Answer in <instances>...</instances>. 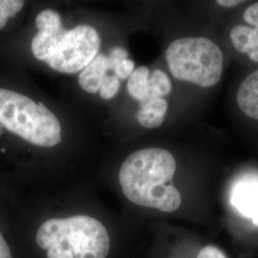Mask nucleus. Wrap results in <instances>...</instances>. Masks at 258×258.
<instances>
[{
	"label": "nucleus",
	"mask_w": 258,
	"mask_h": 258,
	"mask_svg": "<svg viewBox=\"0 0 258 258\" xmlns=\"http://www.w3.org/2000/svg\"><path fill=\"white\" fill-rule=\"evenodd\" d=\"M128 58V53L125 49L121 47H115L111 50L110 55L108 56L109 59V64H110V69L115 64H117L120 60Z\"/></svg>",
	"instance_id": "f3484780"
},
{
	"label": "nucleus",
	"mask_w": 258,
	"mask_h": 258,
	"mask_svg": "<svg viewBox=\"0 0 258 258\" xmlns=\"http://www.w3.org/2000/svg\"><path fill=\"white\" fill-rule=\"evenodd\" d=\"M0 258H12L9 245L0 232Z\"/></svg>",
	"instance_id": "6ab92c4d"
},
{
	"label": "nucleus",
	"mask_w": 258,
	"mask_h": 258,
	"mask_svg": "<svg viewBox=\"0 0 258 258\" xmlns=\"http://www.w3.org/2000/svg\"><path fill=\"white\" fill-rule=\"evenodd\" d=\"M171 90L172 83L168 76L162 70H154L148 79L147 101L154 98H164L171 92Z\"/></svg>",
	"instance_id": "f8f14e48"
},
{
	"label": "nucleus",
	"mask_w": 258,
	"mask_h": 258,
	"mask_svg": "<svg viewBox=\"0 0 258 258\" xmlns=\"http://www.w3.org/2000/svg\"><path fill=\"white\" fill-rule=\"evenodd\" d=\"M231 203L243 217L258 227V174L242 176L234 182Z\"/></svg>",
	"instance_id": "0eeeda50"
},
{
	"label": "nucleus",
	"mask_w": 258,
	"mask_h": 258,
	"mask_svg": "<svg viewBox=\"0 0 258 258\" xmlns=\"http://www.w3.org/2000/svg\"><path fill=\"white\" fill-rule=\"evenodd\" d=\"M242 19L244 24L231 28V44L237 52L246 54L251 61L258 63V2L246 8Z\"/></svg>",
	"instance_id": "423d86ee"
},
{
	"label": "nucleus",
	"mask_w": 258,
	"mask_h": 258,
	"mask_svg": "<svg viewBox=\"0 0 258 258\" xmlns=\"http://www.w3.org/2000/svg\"><path fill=\"white\" fill-rule=\"evenodd\" d=\"M0 123L37 147L53 148L61 142V125L52 111L6 88H0Z\"/></svg>",
	"instance_id": "20e7f679"
},
{
	"label": "nucleus",
	"mask_w": 258,
	"mask_h": 258,
	"mask_svg": "<svg viewBox=\"0 0 258 258\" xmlns=\"http://www.w3.org/2000/svg\"><path fill=\"white\" fill-rule=\"evenodd\" d=\"M168 69L176 80L210 88L221 80L224 55L210 38L184 37L173 40L166 49Z\"/></svg>",
	"instance_id": "39448f33"
},
{
	"label": "nucleus",
	"mask_w": 258,
	"mask_h": 258,
	"mask_svg": "<svg viewBox=\"0 0 258 258\" xmlns=\"http://www.w3.org/2000/svg\"><path fill=\"white\" fill-rule=\"evenodd\" d=\"M36 25L38 31L53 30L62 26V19L60 15L54 10H44L37 15Z\"/></svg>",
	"instance_id": "ddd939ff"
},
{
	"label": "nucleus",
	"mask_w": 258,
	"mask_h": 258,
	"mask_svg": "<svg viewBox=\"0 0 258 258\" xmlns=\"http://www.w3.org/2000/svg\"><path fill=\"white\" fill-rule=\"evenodd\" d=\"M120 87V81L117 76L106 75L100 89V95L103 100H110L119 92Z\"/></svg>",
	"instance_id": "2eb2a0df"
},
{
	"label": "nucleus",
	"mask_w": 258,
	"mask_h": 258,
	"mask_svg": "<svg viewBox=\"0 0 258 258\" xmlns=\"http://www.w3.org/2000/svg\"><path fill=\"white\" fill-rule=\"evenodd\" d=\"M217 5L223 8H233L236 6H239L241 4L245 3V1L242 0H218L216 1Z\"/></svg>",
	"instance_id": "aec40b11"
},
{
	"label": "nucleus",
	"mask_w": 258,
	"mask_h": 258,
	"mask_svg": "<svg viewBox=\"0 0 258 258\" xmlns=\"http://www.w3.org/2000/svg\"><path fill=\"white\" fill-rule=\"evenodd\" d=\"M36 242L47 258H106L110 250L105 226L85 214L47 219L37 230Z\"/></svg>",
	"instance_id": "f03ea898"
},
{
	"label": "nucleus",
	"mask_w": 258,
	"mask_h": 258,
	"mask_svg": "<svg viewBox=\"0 0 258 258\" xmlns=\"http://www.w3.org/2000/svg\"><path fill=\"white\" fill-rule=\"evenodd\" d=\"M2 132H3V125L0 123V135L2 134Z\"/></svg>",
	"instance_id": "412c9836"
},
{
	"label": "nucleus",
	"mask_w": 258,
	"mask_h": 258,
	"mask_svg": "<svg viewBox=\"0 0 258 258\" xmlns=\"http://www.w3.org/2000/svg\"><path fill=\"white\" fill-rule=\"evenodd\" d=\"M168 103L165 98H154L141 103L137 113L138 122L146 128L154 129L161 126L166 119Z\"/></svg>",
	"instance_id": "9d476101"
},
{
	"label": "nucleus",
	"mask_w": 258,
	"mask_h": 258,
	"mask_svg": "<svg viewBox=\"0 0 258 258\" xmlns=\"http://www.w3.org/2000/svg\"><path fill=\"white\" fill-rule=\"evenodd\" d=\"M102 39L89 25L64 30L62 26L38 31L32 40V52L38 60L63 74L83 71L99 55Z\"/></svg>",
	"instance_id": "7ed1b4c3"
},
{
	"label": "nucleus",
	"mask_w": 258,
	"mask_h": 258,
	"mask_svg": "<svg viewBox=\"0 0 258 258\" xmlns=\"http://www.w3.org/2000/svg\"><path fill=\"white\" fill-rule=\"evenodd\" d=\"M24 4L20 0H0V30L5 27L10 18L19 14Z\"/></svg>",
	"instance_id": "4468645a"
},
{
	"label": "nucleus",
	"mask_w": 258,
	"mask_h": 258,
	"mask_svg": "<svg viewBox=\"0 0 258 258\" xmlns=\"http://www.w3.org/2000/svg\"><path fill=\"white\" fill-rule=\"evenodd\" d=\"M197 258H227V256L217 247L207 246L200 250Z\"/></svg>",
	"instance_id": "a211bd4d"
},
{
	"label": "nucleus",
	"mask_w": 258,
	"mask_h": 258,
	"mask_svg": "<svg viewBox=\"0 0 258 258\" xmlns=\"http://www.w3.org/2000/svg\"><path fill=\"white\" fill-rule=\"evenodd\" d=\"M173 154L165 148L139 149L122 163L119 183L131 203L163 212L177 211L182 196L172 183L176 172Z\"/></svg>",
	"instance_id": "f257e3e1"
},
{
	"label": "nucleus",
	"mask_w": 258,
	"mask_h": 258,
	"mask_svg": "<svg viewBox=\"0 0 258 258\" xmlns=\"http://www.w3.org/2000/svg\"><path fill=\"white\" fill-rule=\"evenodd\" d=\"M111 70L114 71L115 76H117L119 79L126 80L134 72L135 62L132 59L126 58V59L120 60L117 64L114 65Z\"/></svg>",
	"instance_id": "dca6fc26"
},
{
	"label": "nucleus",
	"mask_w": 258,
	"mask_h": 258,
	"mask_svg": "<svg viewBox=\"0 0 258 258\" xmlns=\"http://www.w3.org/2000/svg\"><path fill=\"white\" fill-rule=\"evenodd\" d=\"M108 70H110L108 56L99 54L80 74V86L84 91L91 94L100 91L104 77L107 75Z\"/></svg>",
	"instance_id": "1a4fd4ad"
},
{
	"label": "nucleus",
	"mask_w": 258,
	"mask_h": 258,
	"mask_svg": "<svg viewBox=\"0 0 258 258\" xmlns=\"http://www.w3.org/2000/svg\"><path fill=\"white\" fill-rule=\"evenodd\" d=\"M149 69L147 66H140L134 70L127 81V91L136 101L143 103L148 99V83Z\"/></svg>",
	"instance_id": "9b49d317"
},
{
	"label": "nucleus",
	"mask_w": 258,
	"mask_h": 258,
	"mask_svg": "<svg viewBox=\"0 0 258 258\" xmlns=\"http://www.w3.org/2000/svg\"><path fill=\"white\" fill-rule=\"evenodd\" d=\"M236 102L241 112L249 119L258 120V69L240 83Z\"/></svg>",
	"instance_id": "6e6552de"
}]
</instances>
